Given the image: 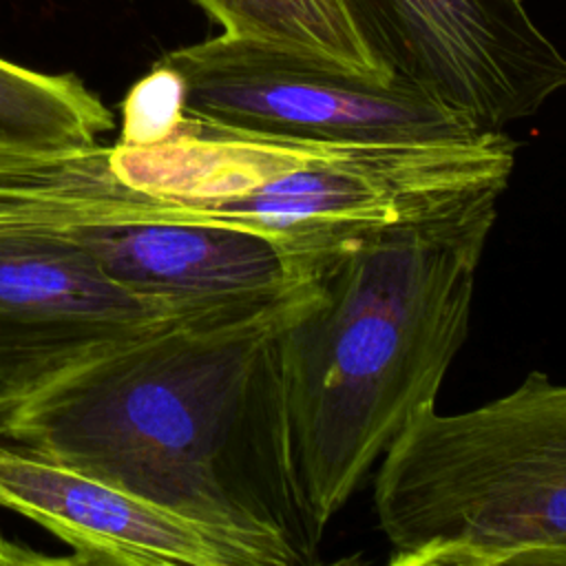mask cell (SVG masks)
Returning <instances> with one entry per match:
<instances>
[{
    "mask_svg": "<svg viewBox=\"0 0 566 566\" xmlns=\"http://www.w3.org/2000/svg\"><path fill=\"white\" fill-rule=\"evenodd\" d=\"M0 506L40 524L69 564L274 566L256 544L177 515L117 484L0 438Z\"/></svg>",
    "mask_w": 566,
    "mask_h": 566,
    "instance_id": "7",
    "label": "cell"
},
{
    "mask_svg": "<svg viewBox=\"0 0 566 566\" xmlns=\"http://www.w3.org/2000/svg\"><path fill=\"white\" fill-rule=\"evenodd\" d=\"M374 504L391 566H566V382L531 371L482 407L422 409Z\"/></svg>",
    "mask_w": 566,
    "mask_h": 566,
    "instance_id": "3",
    "label": "cell"
},
{
    "mask_svg": "<svg viewBox=\"0 0 566 566\" xmlns=\"http://www.w3.org/2000/svg\"><path fill=\"white\" fill-rule=\"evenodd\" d=\"M228 35L325 60L360 75L394 77L345 0H192Z\"/></svg>",
    "mask_w": 566,
    "mask_h": 566,
    "instance_id": "9",
    "label": "cell"
},
{
    "mask_svg": "<svg viewBox=\"0 0 566 566\" xmlns=\"http://www.w3.org/2000/svg\"><path fill=\"white\" fill-rule=\"evenodd\" d=\"M60 564L66 562L69 557H46V555H38L24 546H18L13 542H9L2 533H0V566H22V564Z\"/></svg>",
    "mask_w": 566,
    "mask_h": 566,
    "instance_id": "12",
    "label": "cell"
},
{
    "mask_svg": "<svg viewBox=\"0 0 566 566\" xmlns=\"http://www.w3.org/2000/svg\"><path fill=\"white\" fill-rule=\"evenodd\" d=\"M53 232L73 239L115 283L177 318L259 314L314 283V261L232 226L148 221Z\"/></svg>",
    "mask_w": 566,
    "mask_h": 566,
    "instance_id": "6",
    "label": "cell"
},
{
    "mask_svg": "<svg viewBox=\"0 0 566 566\" xmlns=\"http://www.w3.org/2000/svg\"><path fill=\"white\" fill-rule=\"evenodd\" d=\"M245 316L170 318L22 385L0 438L263 548L312 564L323 528L290 440L281 338L314 296Z\"/></svg>",
    "mask_w": 566,
    "mask_h": 566,
    "instance_id": "1",
    "label": "cell"
},
{
    "mask_svg": "<svg viewBox=\"0 0 566 566\" xmlns=\"http://www.w3.org/2000/svg\"><path fill=\"white\" fill-rule=\"evenodd\" d=\"M184 86L175 71L155 62L153 71L142 77L122 104V144H155L170 137L181 122Z\"/></svg>",
    "mask_w": 566,
    "mask_h": 566,
    "instance_id": "11",
    "label": "cell"
},
{
    "mask_svg": "<svg viewBox=\"0 0 566 566\" xmlns=\"http://www.w3.org/2000/svg\"><path fill=\"white\" fill-rule=\"evenodd\" d=\"M170 318L53 230H0V387L22 385Z\"/></svg>",
    "mask_w": 566,
    "mask_h": 566,
    "instance_id": "8",
    "label": "cell"
},
{
    "mask_svg": "<svg viewBox=\"0 0 566 566\" xmlns=\"http://www.w3.org/2000/svg\"><path fill=\"white\" fill-rule=\"evenodd\" d=\"M497 201L352 237L318 256L314 296L281 338L296 475L316 524L436 405L469 332Z\"/></svg>",
    "mask_w": 566,
    "mask_h": 566,
    "instance_id": "2",
    "label": "cell"
},
{
    "mask_svg": "<svg viewBox=\"0 0 566 566\" xmlns=\"http://www.w3.org/2000/svg\"><path fill=\"white\" fill-rule=\"evenodd\" d=\"M396 75L478 130H504L566 88V55L522 0H345Z\"/></svg>",
    "mask_w": 566,
    "mask_h": 566,
    "instance_id": "5",
    "label": "cell"
},
{
    "mask_svg": "<svg viewBox=\"0 0 566 566\" xmlns=\"http://www.w3.org/2000/svg\"><path fill=\"white\" fill-rule=\"evenodd\" d=\"M115 124L73 73H42L0 57V148H64L97 142Z\"/></svg>",
    "mask_w": 566,
    "mask_h": 566,
    "instance_id": "10",
    "label": "cell"
},
{
    "mask_svg": "<svg viewBox=\"0 0 566 566\" xmlns=\"http://www.w3.org/2000/svg\"><path fill=\"white\" fill-rule=\"evenodd\" d=\"M184 113L201 124L305 142H413L482 133L418 84L228 33L168 51Z\"/></svg>",
    "mask_w": 566,
    "mask_h": 566,
    "instance_id": "4",
    "label": "cell"
}]
</instances>
